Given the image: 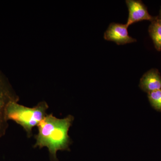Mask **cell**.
<instances>
[{"mask_svg":"<svg viewBox=\"0 0 161 161\" xmlns=\"http://www.w3.org/2000/svg\"><path fill=\"white\" fill-rule=\"evenodd\" d=\"M73 120L71 115L64 119L56 118L52 114L46 115L37 125L39 133L35 146L47 147L51 156L57 161L58 150H68L71 144L68 132Z\"/></svg>","mask_w":161,"mask_h":161,"instance_id":"1","label":"cell"},{"mask_svg":"<svg viewBox=\"0 0 161 161\" xmlns=\"http://www.w3.org/2000/svg\"><path fill=\"white\" fill-rule=\"evenodd\" d=\"M48 106L46 103L41 102L33 108H28L12 102L9 104L6 110L7 119L12 120L20 125L31 135L32 130L38 125L46 116Z\"/></svg>","mask_w":161,"mask_h":161,"instance_id":"2","label":"cell"},{"mask_svg":"<svg viewBox=\"0 0 161 161\" xmlns=\"http://www.w3.org/2000/svg\"><path fill=\"white\" fill-rule=\"evenodd\" d=\"M18 98L10 84L0 72V138L5 135L8 128L6 110L9 103L17 102Z\"/></svg>","mask_w":161,"mask_h":161,"instance_id":"3","label":"cell"},{"mask_svg":"<svg viewBox=\"0 0 161 161\" xmlns=\"http://www.w3.org/2000/svg\"><path fill=\"white\" fill-rule=\"evenodd\" d=\"M128 28L126 24L110 23L104 34V39L115 42L117 45H124L136 42V40L129 35Z\"/></svg>","mask_w":161,"mask_h":161,"instance_id":"4","label":"cell"},{"mask_svg":"<svg viewBox=\"0 0 161 161\" xmlns=\"http://www.w3.org/2000/svg\"><path fill=\"white\" fill-rule=\"evenodd\" d=\"M128 10L129 16L126 23L129 26L134 23L144 20L150 22L155 19L149 14L146 5L140 0H126L125 1Z\"/></svg>","mask_w":161,"mask_h":161,"instance_id":"5","label":"cell"},{"mask_svg":"<svg viewBox=\"0 0 161 161\" xmlns=\"http://www.w3.org/2000/svg\"><path fill=\"white\" fill-rule=\"evenodd\" d=\"M139 86L147 94L161 89V75L158 70L151 69L145 73L140 80Z\"/></svg>","mask_w":161,"mask_h":161,"instance_id":"6","label":"cell"},{"mask_svg":"<svg viewBox=\"0 0 161 161\" xmlns=\"http://www.w3.org/2000/svg\"><path fill=\"white\" fill-rule=\"evenodd\" d=\"M149 35L153 40L155 49L161 51V20L157 17L151 22L148 28Z\"/></svg>","mask_w":161,"mask_h":161,"instance_id":"7","label":"cell"},{"mask_svg":"<svg viewBox=\"0 0 161 161\" xmlns=\"http://www.w3.org/2000/svg\"><path fill=\"white\" fill-rule=\"evenodd\" d=\"M148 98L151 106L158 112H161V89L148 93Z\"/></svg>","mask_w":161,"mask_h":161,"instance_id":"8","label":"cell"},{"mask_svg":"<svg viewBox=\"0 0 161 161\" xmlns=\"http://www.w3.org/2000/svg\"><path fill=\"white\" fill-rule=\"evenodd\" d=\"M157 17L158 19H159L161 20V7L160 8V9L159 10V15Z\"/></svg>","mask_w":161,"mask_h":161,"instance_id":"9","label":"cell"}]
</instances>
